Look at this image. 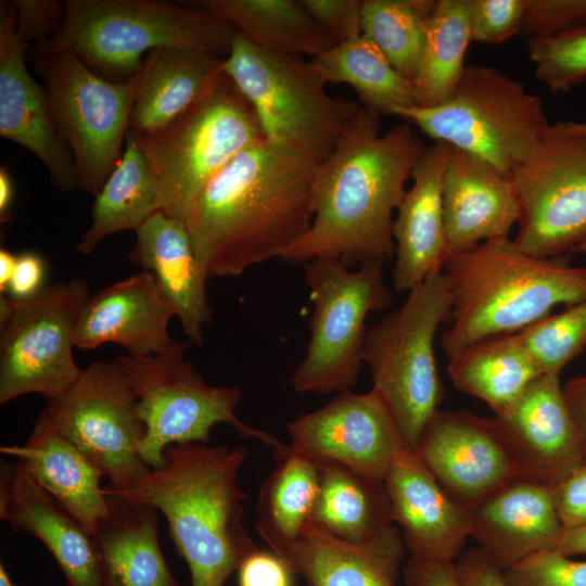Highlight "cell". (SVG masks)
<instances>
[{"label": "cell", "instance_id": "obj_12", "mask_svg": "<svg viewBox=\"0 0 586 586\" xmlns=\"http://www.w3.org/2000/svg\"><path fill=\"white\" fill-rule=\"evenodd\" d=\"M304 273L314 311L307 348L291 386L298 393L351 390L364 365L366 319L392 303L382 266L353 270L334 259L315 258L305 264Z\"/></svg>", "mask_w": 586, "mask_h": 586}, {"label": "cell", "instance_id": "obj_26", "mask_svg": "<svg viewBox=\"0 0 586 586\" xmlns=\"http://www.w3.org/2000/svg\"><path fill=\"white\" fill-rule=\"evenodd\" d=\"M130 260L150 271L191 343L201 345L213 315L206 295L207 275L194 253L183 221L164 212L150 216L136 230Z\"/></svg>", "mask_w": 586, "mask_h": 586}, {"label": "cell", "instance_id": "obj_2", "mask_svg": "<svg viewBox=\"0 0 586 586\" xmlns=\"http://www.w3.org/2000/svg\"><path fill=\"white\" fill-rule=\"evenodd\" d=\"M319 163L267 139L220 170L184 225L207 277H235L280 256L310 227Z\"/></svg>", "mask_w": 586, "mask_h": 586}, {"label": "cell", "instance_id": "obj_54", "mask_svg": "<svg viewBox=\"0 0 586 586\" xmlns=\"http://www.w3.org/2000/svg\"><path fill=\"white\" fill-rule=\"evenodd\" d=\"M17 255L5 249L0 250V293H7L9 283L13 277Z\"/></svg>", "mask_w": 586, "mask_h": 586}, {"label": "cell", "instance_id": "obj_18", "mask_svg": "<svg viewBox=\"0 0 586 586\" xmlns=\"http://www.w3.org/2000/svg\"><path fill=\"white\" fill-rule=\"evenodd\" d=\"M493 419L523 479L551 487L586 458L559 375L540 374Z\"/></svg>", "mask_w": 586, "mask_h": 586}, {"label": "cell", "instance_id": "obj_29", "mask_svg": "<svg viewBox=\"0 0 586 586\" xmlns=\"http://www.w3.org/2000/svg\"><path fill=\"white\" fill-rule=\"evenodd\" d=\"M109 514L92 538L104 586H181L158 542L157 510L104 487Z\"/></svg>", "mask_w": 586, "mask_h": 586}, {"label": "cell", "instance_id": "obj_8", "mask_svg": "<svg viewBox=\"0 0 586 586\" xmlns=\"http://www.w3.org/2000/svg\"><path fill=\"white\" fill-rule=\"evenodd\" d=\"M135 135L155 173L163 212L183 222L202 189L266 139L251 104L222 69L175 122L150 136Z\"/></svg>", "mask_w": 586, "mask_h": 586}, {"label": "cell", "instance_id": "obj_53", "mask_svg": "<svg viewBox=\"0 0 586 586\" xmlns=\"http://www.w3.org/2000/svg\"><path fill=\"white\" fill-rule=\"evenodd\" d=\"M13 201V183L5 168L0 169V219L8 220Z\"/></svg>", "mask_w": 586, "mask_h": 586}, {"label": "cell", "instance_id": "obj_17", "mask_svg": "<svg viewBox=\"0 0 586 586\" xmlns=\"http://www.w3.org/2000/svg\"><path fill=\"white\" fill-rule=\"evenodd\" d=\"M446 493L468 510L521 477L493 418L438 410L413 450Z\"/></svg>", "mask_w": 586, "mask_h": 586}, {"label": "cell", "instance_id": "obj_52", "mask_svg": "<svg viewBox=\"0 0 586 586\" xmlns=\"http://www.w3.org/2000/svg\"><path fill=\"white\" fill-rule=\"evenodd\" d=\"M556 550L568 557L586 555V526L565 530Z\"/></svg>", "mask_w": 586, "mask_h": 586}, {"label": "cell", "instance_id": "obj_22", "mask_svg": "<svg viewBox=\"0 0 586 586\" xmlns=\"http://www.w3.org/2000/svg\"><path fill=\"white\" fill-rule=\"evenodd\" d=\"M443 206L450 256L489 240L509 238L521 217L511 176L455 148L444 174Z\"/></svg>", "mask_w": 586, "mask_h": 586}, {"label": "cell", "instance_id": "obj_42", "mask_svg": "<svg viewBox=\"0 0 586 586\" xmlns=\"http://www.w3.org/2000/svg\"><path fill=\"white\" fill-rule=\"evenodd\" d=\"M530 0H470L471 39L499 44L523 31Z\"/></svg>", "mask_w": 586, "mask_h": 586}, {"label": "cell", "instance_id": "obj_38", "mask_svg": "<svg viewBox=\"0 0 586 586\" xmlns=\"http://www.w3.org/2000/svg\"><path fill=\"white\" fill-rule=\"evenodd\" d=\"M423 21L413 0H364L362 35L412 85L423 50Z\"/></svg>", "mask_w": 586, "mask_h": 586}, {"label": "cell", "instance_id": "obj_5", "mask_svg": "<svg viewBox=\"0 0 586 586\" xmlns=\"http://www.w3.org/2000/svg\"><path fill=\"white\" fill-rule=\"evenodd\" d=\"M61 27L47 40L65 47L111 81L136 77L144 53L184 47L225 59L237 29L208 9L154 0H66Z\"/></svg>", "mask_w": 586, "mask_h": 586}, {"label": "cell", "instance_id": "obj_45", "mask_svg": "<svg viewBox=\"0 0 586 586\" xmlns=\"http://www.w3.org/2000/svg\"><path fill=\"white\" fill-rule=\"evenodd\" d=\"M301 3L336 43L362 35L364 0H301Z\"/></svg>", "mask_w": 586, "mask_h": 586}, {"label": "cell", "instance_id": "obj_28", "mask_svg": "<svg viewBox=\"0 0 586 586\" xmlns=\"http://www.w3.org/2000/svg\"><path fill=\"white\" fill-rule=\"evenodd\" d=\"M405 551L394 524L362 543L336 538L313 524L301 539L276 555L307 586H396Z\"/></svg>", "mask_w": 586, "mask_h": 586}, {"label": "cell", "instance_id": "obj_47", "mask_svg": "<svg viewBox=\"0 0 586 586\" xmlns=\"http://www.w3.org/2000/svg\"><path fill=\"white\" fill-rule=\"evenodd\" d=\"M290 568L273 551L257 549L238 569L239 586H292Z\"/></svg>", "mask_w": 586, "mask_h": 586}, {"label": "cell", "instance_id": "obj_48", "mask_svg": "<svg viewBox=\"0 0 586 586\" xmlns=\"http://www.w3.org/2000/svg\"><path fill=\"white\" fill-rule=\"evenodd\" d=\"M402 575L407 586H461L455 561L409 556L404 563Z\"/></svg>", "mask_w": 586, "mask_h": 586}, {"label": "cell", "instance_id": "obj_49", "mask_svg": "<svg viewBox=\"0 0 586 586\" xmlns=\"http://www.w3.org/2000/svg\"><path fill=\"white\" fill-rule=\"evenodd\" d=\"M455 563L461 586H508L502 571L479 548L464 550Z\"/></svg>", "mask_w": 586, "mask_h": 586}, {"label": "cell", "instance_id": "obj_43", "mask_svg": "<svg viewBox=\"0 0 586 586\" xmlns=\"http://www.w3.org/2000/svg\"><path fill=\"white\" fill-rule=\"evenodd\" d=\"M586 25V0H530L523 34L546 37Z\"/></svg>", "mask_w": 586, "mask_h": 586}, {"label": "cell", "instance_id": "obj_35", "mask_svg": "<svg viewBox=\"0 0 586 586\" xmlns=\"http://www.w3.org/2000/svg\"><path fill=\"white\" fill-rule=\"evenodd\" d=\"M309 62L326 84L349 85L364 106L381 115L419 105L413 85L365 35L336 43Z\"/></svg>", "mask_w": 586, "mask_h": 586}, {"label": "cell", "instance_id": "obj_30", "mask_svg": "<svg viewBox=\"0 0 586 586\" xmlns=\"http://www.w3.org/2000/svg\"><path fill=\"white\" fill-rule=\"evenodd\" d=\"M220 56L193 48L163 47L144 58L129 130L153 135L184 114L221 71Z\"/></svg>", "mask_w": 586, "mask_h": 586}, {"label": "cell", "instance_id": "obj_51", "mask_svg": "<svg viewBox=\"0 0 586 586\" xmlns=\"http://www.w3.org/2000/svg\"><path fill=\"white\" fill-rule=\"evenodd\" d=\"M563 392L586 449V373L569 380Z\"/></svg>", "mask_w": 586, "mask_h": 586}, {"label": "cell", "instance_id": "obj_23", "mask_svg": "<svg viewBox=\"0 0 586 586\" xmlns=\"http://www.w3.org/2000/svg\"><path fill=\"white\" fill-rule=\"evenodd\" d=\"M173 316L154 276L142 270L89 295L77 317L74 345L92 349L116 343L130 356L153 355L173 343Z\"/></svg>", "mask_w": 586, "mask_h": 586}, {"label": "cell", "instance_id": "obj_15", "mask_svg": "<svg viewBox=\"0 0 586 586\" xmlns=\"http://www.w3.org/2000/svg\"><path fill=\"white\" fill-rule=\"evenodd\" d=\"M43 412L110 480L124 491L150 471L141 456L145 425L118 362L95 360L74 383L46 399Z\"/></svg>", "mask_w": 586, "mask_h": 586}, {"label": "cell", "instance_id": "obj_41", "mask_svg": "<svg viewBox=\"0 0 586 586\" xmlns=\"http://www.w3.org/2000/svg\"><path fill=\"white\" fill-rule=\"evenodd\" d=\"M502 574L508 586H586V561L545 550L524 558Z\"/></svg>", "mask_w": 586, "mask_h": 586}, {"label": "cell", "instance_id": "obj_31", "mask_svg": "<svg viewBox=\"0 0 586 586\" xmlns=\"http://www.w3.org/2000/svg\"><path fill=\"white\" fill-rule=\"evenodd\" d=\"M163 212L158 182L137 136L128 130L126 149L91 211V224L77 251L90 254L107 235L136 230L150 216Z\"/></svg>", "mask_w": 586, "mask_h": 586}, {"label": "cell", "instance_id": "obj_34", "mask_svg": "<svg viewBox=\"0 0 586 586\" xmlns=\"http://www.w3.org/2000/svg\"><path fill=\"white\" fill-rule=\"evenodd\" d=\"M313 524L349 543L369 540L394 524L384 481L335 463H319Z\"/></svg>", "mask_w": 586, "mask_h": 586}, {"label": "cell", "instance_id": "obj_32", "mask_svg": "<svg viewBox=\"0 0 586 586\" xmlns=\"http://www.w3.org/2000/svg\"><path fill=\"white\" fill-rule=\"evenodd\" d=\"M454 386L502 412L542 373L518 333L489 336L448 356Z\"/></svg>", "mask_w": 586, "mask_h": 586}, {"label": "cell", "instance_id": "obj_4", "mask_svg": "<svg viewBox=\"0 0 586 586\" xmlns=\"http://www.w3.org/2000/svg\"><path fill=\"white\" fill-rule=\"evenodd\" d=\"M565 256L537 257L510 238L451 255L443 270L453 295L450 326L441 342L445 354L518 333L558 305L586 300V268L570 265Z\"/></svg>", "mask_w": 586, "mask_h": 586}, {"label": "cell", "instance_id": "obj_44", "mask_svg": "<svg viewBox=\"0 0 586 586\" xmlns=\"http://www.w3.org/2000/svg\"><path fill=\"white\" fill-rule=\"evenodd\" d=\"M16 30L29 49L54 36L62 25L65 4L55 0H14Z\"/></svg>", "mask_w": 586, "mask_h": 586}, {"label": "cell", "instance_id": "obj_25", "mask_svg": "<svg viewBox=\"0 0 586 586\" xmlns=\"http://www.w3.org/2000/svg\"><path fill=\"white\" fill-rule=\"evenodd\" d=\"M563 532L551 487L528 479L510 482L471 510L470 537L501 571L556 550Z\"/></svg>", "mask_w": 586, "mask_h": 586}, {"label": "cell", "instance_id": "obj_21", "mask_svg": "<svg viewBox=\"0 0 586 586\" xmlns=\"http://www.w3.org/2000/svg\"><path fill=\"white\" fill-rule=\"evenodd\" d=\"M450 145L426 146L393 220L394 289L409 292L432 273L443 271L450 257L443 206V180Z\"/></svg>", "mask_w": 586, "mask_h": 586}, {"label": "cell", "instance_id": "obj_1", "mask_svg": "<svg viewBox=\"0 0 586 586\" xmlns=\"http://www.w3.org/2000/svg\"><path fill=\"white\" fill-rule=\"evenodd\" d=\"M381 114L360 106L332 153L318 164L314 215L305 234L280 259L330 258L346 267L394 258V213L425 145L409 124L380 131Z\"/></svg>", "mask_w": 586, "mask_h": 586}, {"label": "cell", "instance_id": "obj_39", "mask_svg": "<svg viewBox=\"0 0 586 586\" xmlns=\"http://www.w3.org/2000/svg\"><path fill=\"white\" fill-rule=\"evenodd\" d=\"M542 374L561 370L586 347V300L518 332Z\"/></svg>", "mask_w": 586, "mask_h": 586}, {"label": "cell", "instance_id": "obj_16", "mask_svg": "<svg viewBox=\"0 0 586 586\" xmlns=\"http://www.w3.org/2000/svg\"><path fill=\"white\" fill-rule=\"evenodd\" d=\"M286 430L293 451L377 481H384L406 448L391 410L373 388L339 392L327 405L286 423Z\"/></svg>", "mask_w": 586, "mask_h": 586}, {"label": "cell", "instance_id": "obj_7", "mask_svg": "<svg viewBox=\"0 0 586 586\" xmlns=\"http://www.w3.org/2000/svg\"><path fill=\"white\" fill-rule=\"evenodd\" d=\"M222 72L251 104L265 138L324 161L360 105L333 97L300 55L264 49L237 31Z\"/></svg>", "mask_w": 586, "mask_h": 586}, {"label": "cell", "instance_id": "obj_13", "mask_svg": "<svg viewBox=\"0 0 586 586\" xmlns=\"http://www.w3.org/2000/svg\"><path fill=\"white\" fill-rule=\"evenodd\" d=\"M510 176L521 206L515 244L542 258L572 254L586 239V122L549 123Z\"/></svg>", "mask_w": 586, "mask_h": 586}, {"label": "cell", "instance_id": "obj_11", "mask_svg": "<svg viewBox=\"0 0 586 586\" xmlns=\"http://www.w3.org/2000/svg\"><path fill=\"white\" fill-rule=\"evenodd\" d=\"M394 116L434 142L477 155L508 176L549 124L540 97L502 71L477 64L466 66L446 102L403 109Z\"/></svg>", "mask_w": 586, "mask_h": 586}, {"label": "cell", "instance_id": "obj_24", "mask_svg": "<svg viewBox=\"0 0 586 586\" xmlns=\"http://www.w3.org/2000/svg\"><path fill=\"white\" fill-rule=\"evenodd\" d=\"M0 519L39 539L67 586H104L92 536L17 461L1 467Z\"/></svg>", "mask_w": 586, "mask_h": 586}, {"label": "cell", "instance_id": "obj_55", "mask_svg": "<svg viewBox=\"0 0 586 586\" xmlns=\"http://www.w3.org/2000/svg\"><path fill=\"white\" fill-rule=\"evenodd\" d=\"M0 586H17L9 575L2 562L0 563Z\"/></svg>", "mask_w": 586, "mask_h": 586}, {"label": "cell", "instance_id": "obj_10", "mask_svg": "<svg viewBox=\"0 0 586 586\" xmlns=\"http://www.w3.org/2000/svg\"><path fill=\"white\" fill-rule=\"evenodd\" d=\"M29 60L43 81L55 130L76 165L81 189L95 196L123 155L139 74L126 81L107 80L71 49L48 41L31 47Z\"/></svg>", "mask_w": 586, "mask_h": 586}, {"label": "cell", "instance_id": "obj_20", "mask_svg": "<svg viewBox=\"0 0 586 586\" xmlns=\"http://www.w3.org/2000/svg\"><path fill=\"white\" fill-rule=\"evenodd\" d=\"M384 484L409 556L456 561L470 537L471 511L453 499L407 448L396 455Z\"/></svg>", "mask_w": 586, "mask_h": 586}, {"label": "cell", "instance_id": "obj_56", "mask_svg": "<svg viewBox=\"0 0 586 586\" xmlns=\"http://www.w3.org/2000/svg\"><path fill=\"white\" fill-rule=\"evenodd\" d=\"M572 253L586 255V239H585L584 241H582V242L573 250Z\"/></svg>", "mask_w": 586, "mask_h": 586}, {"label": "cell", "instance_id": "obj_40", "mask_svg": "<svg viewBox=\"0 0 586 586\" xmlns=\"http://www.w3.org/2000/svg\"><path fill=\"white\" fill-rule=\"evenodd\" d=\"M534 76L551 93H564L586 79V25L546 37L528 38Z\"/></svg>", "mask_w": 586, "mask_h": 586}, {"label": "cell", "instance_id": "obj_37", "mask_svg": "<svg viewBox=\"0 0 586 586\" xmlns=\"http://www.w3.org/2000/svg\"><path fill=\"white\" fill-rule=\"evenodd\" d=\"M424 43L413 82L419 105L432 107L454 93L471 39L470 0H437L423 21Z\"/></svg>", "mask_w": 586, "mask_h": 586}, {"label": "cell", "instance_id": "obj_6", "mask_svg": "<svg viewBox=\"0 0 586 586\" xmlns=\"http://www.w3.org/2000/svg\"><path fill=\"white\" fill-rule=\"evenodd\" d=\"M451 306L449 281L438 271L407 292L404 303L367 332L364 364L372 388L386 403L412 451L444 398L434 346Z\"/></svg>", "mask_w": 586, "mask_h": 586}, {"label": "cell", "instance_id": "obj_50", "mask_svg": "<svg viewBox=\"0 0 586 586\" xmlns=\"http://www.w3.org/2000/svg\"><path fill=\"white\" fill-rule=\"evenodd\" d=\"M46 266L43 259L31 252L17 255L13 277L7 293L13 298L30 297L44 285Z\"/></svg>", "mask_w": 586, "mask_h": 586}, {"label": "cell", "instance_id": "obj_46", "mask_svg": "<svg viewBox=\"0 0 586 586\" xmlns=\"http://www.w3.org/2000/svg\"><path fill=\"white\" fill-rule=\"evenodd\" d=\"M551 493L564 531L586 526V458L551 486Z\"/></svg>", "mask_w": 586, "mask_h": 586}, {"label": "cell", "instance_id": "obj_14", "mask_svg": "<svg viewBox=\"0 0 586 586\" xmlns=\"http://www.w3.org/2000/svg\"><path fill=\"white\" fill-rule=\"evenodd\" d=\"M84 279L44 285L26 298H0V405L30 393L53 397L76 381L73 356Z\"/></svg>", "mask_w": 586, "mask_h": 586}, {"label": "cell", "instance_id": "obj_27", "mask_svg": "<svg viewBox=\"0 0 586 586\" xmlns=\"http://www.w3.org/2000/svg\"><path fill=\"white\" fill-rule=\"evenodd\" d=\"M0 451L17 462L92 536L109 514L101 470L42 411L25 444Z\"/></svg>", "mask_w": 586, "mask_h": 586}, {"label": "cell", "instance_id": "obj_36", "mask_svg": "<svg viewBox=\"0 0 586 586\" xmlns=\"http://www.w3.org/2000/svg\"><path fill=\"white\" fill-rule=\"evenodd\" d=\"M203 5L264 49L315 58L336 44L301 0H207Z\"/></svg>", "mask_w": 586, "mask_h": 586}, {"label": "cell", "instance_id": "obj_33", "mask_svg": "<svg viewBox=\"0 0 586 586\" xmlns=\"http://www.w3.org/2000/svg\"><path fill=\"white\" fill-rule=\"evenodd\" d=\"M277 468L263 484L256 527L270 550L279 553L313 525L319 493V463L289 445L275 451Z\"/></svg>", "mask_w": 586, "mask_h": 586}, {"label": "cell", "instance_id": "obj_19", "mask_svg": "<svg viewBox=\"0 0 586 586\" xmlns=\"http://www.w3.org/2000/svg\"><path fill=\"white\" fill-rule=\"evenodd\" d=\"M28 50L17 35L13 2L1 1L0 136L39 158L56 189H81L76 165L55 130L44 87L28 71Z\"/></svg>", "mask_w": 586, "mask_h": 586}, {"label": "cell", "instance_id": "obj_3", "mask_svg": "<svg viewBox=\"0 0 586 586\" xmlns=\"http://www.w3.org/2000/svg\"><path fill=\"white\" fill-rule=\"evenodd\" d=\"M247 456L243 445H171L163 467L150 469L127 489L111 486L165 517L192 586H225L258 549L243 525L247 496L238 482Z\"/></svg>", "mask_w": 586, "mask_h": 586}, {"label": "cell", "instance_id": "obj_9", "mask_svg": "<svg viewBox=\"0 0 586 586\" xmlns=\"http://www.w3.org/2000/svg\"><path fill=\"white\" fill-rule=\"evenodd\" d=\"M189 343L173 341L153 355L117 358L145 425L140 449L145 463L151 469L163 467L165 450L171 445L211 444V432L219 423L232 426L242 437L258 438L273 451L283 448L286 444L235 416L242 396L239 387L213 386L203 380L184 358Z\"/></svg>", "mask_w": 586, "mask_h": 586}]
</instances>
